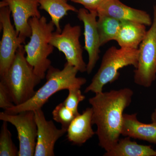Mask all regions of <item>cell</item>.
Listing matches in <instances>:
<instances>
[{
  "label": "cell",
  "mask_w": 156,
  "mask_h": 156,
  "mask_svg": "<svg viewBox=\"0 0 156 156\" xmlns=\"http://www.w3.org/2000/svg\"><path fill=\"white\" fill-rule=\"evenodd\" d=\"M133 95L132 90L125 88L96 93L89 99L92 124L97 126L98 145L106 152L119 140L124 111L131 104Z\"/></svg>",
  "instance_id": "cell-1"
},
{
  "label": "cell",
  "mask_w": 156,
  "mask_h": 156,
  "mask_svg": "<svg viewBox=\"0 0 156 156\" xmlns=\"http://www.w3.org/2000/svg\"><path fill=\"white\" fill-rule=\"evenodd\" d=\"M77 69L66 62L60 70L51 66L46 73V82L41 88L36 91L30 99L25 103L14 105L5 110L9 114H17L21 112L35 111L42 108L48 99L55 93L72 87L81 88L87 83L86 79L77 77Z\"/></svg>",
  "instance_id": "cell-2"
},
{
  "label": "cell",
  "mask_w": 156,
  "mask_h": 156,
  "mask_svg": "<svg viewBox=\"0 0 156 156\" xmlns=\"http://www.w3.org/2000/svg\"><path fill=\"white\" fill-rule=\"evenodd\" d=\"M0 120L11 123L17 129L19 142L18 156H34L37 136L34 111H27L14 115L2 112Z\"/></svg>",
  "instance_id": "cell-8"
},
{
  "label": "cell",
  "mask_w": 156,
  "mask_h": 156,
  "mask_svg": "<svg viewBox=\"0 0 156 156\" xmlns=\"http://www.w3.org/2000/svg\"><path fill=\"white\" fill-rule=\"evenodd\" d=\"M92 109L88 108L75 117L67 130V137L73 144L82 145L92 138L95 132L92 128Z\"/></svg>",
  "instance_id": "cell-15"
},
{
  "label": "cell",
  "mask_w": 156,
  "mask_h": 156,
  "mask_svg": "<svg viewBox=\"0 0 156 156\" xmlns=\"http://www.w3.org/2000/svg\"><path fill=\"white\" fill-rule=\"evenodd\" d=\"M97 13L110 16L121 21H134L148 26L151 25L153 22L147 12L126 5L119 0H106L98 9Z\"/></svg>",
  "instance_id": "cell-13"
},
{
  "label": "cell",
  "mask_w": 156,
  "mask_h": 156,
  "mask_svg": "<svg viewBox=\"0 0 156 156\" xmlns=\"http://www.w3.org/2000/svg\"><path fill=\"white\" fill-rule=\"evenodd\" d=\"M81 27L66 24L61 32H53L50 44L64 54L66 62L76 68L81 73L87 71V64L83 58V50L80 41Z\"/></svg>",
  "instance_id": "cell-7"
},
{
  "label": "cell",
  "mask_w": 156,
  "mask_h": 156,
  "mask_svg": "<svg viewBox=\"0 0 156 156\" xmlns=\"http://www.w3.org/2000/svg\"><path fill=\"white\" fill-rule=\"evenodd\" d=\"M138 63L134 71V83L148 88L156 78V5L151 28L147 31L139 48Z\"/></svg>",
  "instance_id": "cell-6"
},
{
  "label": "cell",
  "mask_w": 156,
  "mask_h": 156,
  "mask_svg": "<svg viewBox=\"0 0 156 156\" xmlns=\"http://www.w3.org/2000/svg\"></svg>",
  "instance_id": "cell-26"
},
{
  "label": "cell",
  "mask_w": 156,
  "mask_h": 156,
  "mask_svg": "<svg viewBox=\"0 0 156 156\" xmlns=\"http://www.w3.org/2000/svg\"><path fill=\"white\" fill-rule=\"evenodd\" d=\"M71 2L80 4L89 11H96L101 5L106 0H70Z\"/></svg>",
  "instance_id": "cell-24"
},
{
  "label": "cell",
  "mask_w": 156,
  "mask_h": 156,
  "mask_svg": "<svg viewBox=\"0 0 156 156\" xmlns=\"http://www.w3.org/2000/svg\"><path fill=\"white\" fill-rule=\"evenodd\" d=\"M152 122L154 123L156 125V108L154 110L151 116Z\"/></svg>",
  "instance_id": "cell-25"
},
{
  "label": "cell",
  "mask_w": 156,
  "mask_h": 156,
  "mask_svg": "<svg viewBox=\"0 0 156 156\" xmlns=\"http://www.w3.org/2000/svg\"><path fill=\"white\" fill-rule=\"evenodd\" d=\"M39 0H2L0 7L7 6L11 10L14 27L21 44L30 37L32 30L29 21L32 17H41Z\"/></svg>",
  "instance_id": "cell-9"
},
{
  "label": "cell",
  "mask_w": 156,
  "mask_h": 156,
  "mask_svg": "<svg viewBox=\"0 0 156 156\" xmlns=\"http://www.w3.org/2000/svg\"><path fill=\"white\" fill-rule=\"evenodd\" d=\"M121 135L156 144V125L140 122L137 113L124 114Z\"/></svg>",
  "instance_id": "cell-14"
},
{
  "label": "cell",
  "mask_w": 156,
  "mask_h": 156,
  "mask_svg": "<svg viewBox=\"0 0 156 156\" xmlns=\"http://www.w3.org/2000/svg\"><path fill=\"white\" fill-rule=\"evenodd\" d=\"M138 54V49H118L115 46L109 48L102 57L99 69L84 92L96 94L103 92L105 85L113 83L119 78L121 69L128 66L137 67Z\"/></svg>",
  "instance_id": "cell-5"
},
{
  "label": "cell",
  "mask_w": 156,
  "mask_h": 156,
  "mask_svg": "<svg viewBox=\"0 0 156 156\" xmlns=\"http://www.w3.org/2000/svg\"><path fill=\"white\" fill-rule=\"evenodd\" d=\"M39 9L47 12L55 26L56 31L61 32L60 20L68 14V12L77 13L78 10L70 5L67 0H39Z\"/></svg>",
  "instance_id": "cell-18"
},
{
  "label": "cell",
  "mask_w": 156,
  "mask_h": 156,
  "mask_svg": "<svg viewBox=\"0 0 156 156\" xmlns=\"http://www.w3.org/2000/svg\"><path fill=\"white\" fill-rule=\"evenodd\" d=\"M32 30L30 40L24 46L26 58L33 67L36 75L42 80L51 66L48 56L53 53L54 47L50 40L55 26L51 20L48 22L46 17H32L29 21Z\"/></svg>",
  "instance_id": "cell-4"
},
{
  "label": "cell",
  "mask_w": 156,
  "mask_h": 156,
  "mask_svg": "<svg viewBox=\"0 0 156 156\" xmlns=\"http://www.w3.org/2000/svg\"><path fill=\"white\" fill-rule=\"evenodd\" d=\"M77 13L78 19L84 24V49L88 54L87 72L90 74L99 59L101 47L97 28L98 13L85 8L79 9Z\"/></svg>",
  "instance_id": "cell-11"
},
{
  "label": "cell",
  "mask_w": 156,
  "mask_h": 156,
  "mask_svg": "<svg viewBox=\"0 0 156 156\" xmlns=\"http://www.w3.org/2000/svg\"><path fill=\"white\" fill-rule=\"evenodd\" d=\"M68 95L63 103L67 108L78 115L80 114L78 111L79 103L85 100L86 97L82 94L80 88L72 87L68 89Z\"/></svg>",
  "instance_id": "cell-22"
},
{
  "label": "cell",
  "mask_w": 156,
  "mask_h": 156,
  "mask_svg": "<svg viewBox=\"0 0 156 156\" xmlns=\"http://www.w3.org/2000/svg\"><path fill=\"white\" fill-rule=\"evenodd\" d=\"M0 133V156H18L19 151L13 143L8 128V122L3 121Z\"/></svg>",
  "instance_id": "cell-20"
},
{
  "label": "cell",
  "mask_w": 156,
  "mask_h": 156,
  "mask_svg": "<svg viewBox=\"0 0 156 156\" xmlns=\"http://www.w3.org/2000/svg\"><path fill=\"white\" fill-rule=\"evenodd\" d=\"M34 111L37 127L34 156H54L55 144L67 131L62 128L58 129L53 121L46 120L42 108Z\"/></svg>",
  "instance_id": "cell-12"
},
{
  "label": "cell",
  "mask_w": 156,
  "mask_h": 156,
  "mask_svg": "<svg viewBox=\"0 0 156 156\" xmlns=\"http://www.w3.org/2000/svg\"><path fill=\"white\" fill-rule=\"evenodd\" d=\"M25 54L24 46L20 45L8 71L0 76V83L5 87L15 105L30 99L35 93V87L41 80L27 60Z\"/></svg>",
  "instance_id": "cell-3"
},
{
  "label": "cell",
  "mask_w": 156,
  "mask_h": 156,
  "mask_svg": "<svg viewBox=\"0 0 156 156\" xmlns=\"http://www.w3.org/2000/svg\"><path fill=\"white\" fill-rule=\"evenodd\" d=\"M104 156H156V151L150 146L141 145L131 141L126 136L119 139L111 150L106 151Z\"/></svg>",
  "instance_id": "cell-17"
},
{
  "label": "cell",
  "mask_w": 156,
  "mask_h": 156,
  "mask_svg": "<svg viewBox=\"0 0 156 156\" xmlns=\"http://www.w3.org/2000/svg\"><path fill=\"white\" fill-rule=\"evenodd\" d=\"M146 26L140 23L122 21L115 41L120 48L138 49L147 32Z\"/></svg>",
  "instance_id": "cell-16"
},
{
  "label": "cell",
  "mask_w": 156,
  "mask_h": 156,
  "mask_svg": "<svg viewBox=\"0 0 156 156\" xmlns=\"http://www.w3.org/2000/svg\"><path fill=\"white\" fill-rule=\"evenodd\" d=\"M53 119L61 125V128L67 131L74 119L77 116L63 102L59 104L52 112Z\"/></svg>",
  "instance_id": "cell-21"
},
{
  "label": "cell",
  "mask_w": 156,
  "mask_h": 156,
  "mask_svg": "<svg viewBox=\"0 0 156 156\" xmlns=\"http://www.w3.org/2000/svg\"><path fill=\"white\" fill-rule=\"evenodd\" d=\"M15 105L5 87L0 83V108L4 110L11 108Z\"/></svg>",
  "instance_id": "cell-23"
},
{
  "label": "cell",
  "mask_w": 156,
  "mask_h": 156,
  "mask_svg": "<svg viewBox=\"0 0 156 156\" xmlns=\"http://www.w3.org/2000/svg\"><path fill=\"white\" fill-rule=\"evenodd\" d=\"M97 28L101 47L110 41L115 40L122 21L110 16L98 14Z\"/></svg>",
  "instance_id": "cell-19"
},
{
  "label": "cell",
  "mask_w": 156,
  "mask_h": 156,
  "mask_svg": "<svg viewBox=\"0 0 156 156\" xmlns=\"http://www.w3.org/2000/svg\"><path fill=\"white\" fill-rule=\"evenodd\" d=\"M11 11L7 6L0 7V26L2 30L0 42V76L5 73L14 61L20 44L11 20Z\"/></svg>",
  "instance_id": "cell-10"
}]
</instances>
